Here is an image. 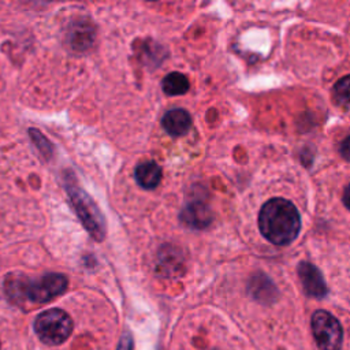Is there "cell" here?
I'll use <instances>...</instances> for the list:
<instances>
[{"label":"cell","instance_id":"1","mask_svg":"<svg viewBox=\"0 0 350 350\" xmlns=\"http://www.w3.org/2000/svg\"><path fill=\"white\" fill-rule=\"evenodd\" d=\"M258 227L267 241L283 246L291 243L298 237L301 217L291 201L275 197L261 206Z\"/></svg>","mask_w":350,"mask_h":350},{"label":"cell","instance_id":"2","mask_svg":"<svg viewBox=\"0 0 350 350\" xmlns=\"http://www.w3.org/2000/svg\"><path fill=\"white\" fill-rule=\"evenodd\" d=\"M67 288V278L62 273H45L38 279H14L7 282L10 297L26 298L31 302L44 304L60 295Z\"/></svg>","mask_w":350,"mask_h":350},{"label":"cell","instance_id":"3","mask_svg":"<svg viewBox=\"0 0 350 350\" xmlns=\"http://www.w3.org/2000/svg\"><path fill=\"white\" fill-rule=\"evenodd\" d=\"M66 190L68 193L70 202L72 204L74 211L83 227L96 241H103L105 237L104 216L90 196L78 186L72 174L66 176Z\"/></svg>","mask_w":350,"mask_h":350},{"label":"cell","instance_id":"4","mask_svg":"<svg viewBox=\"0 0 350 350\" xmlns=\"http://www.w3.org/2000/svg\"><path fill=\"white\" fill-rule=\"evenodd\" d=\"M38 338L46 345H60L71 334V317L60 309H49L40 313L34 323Z\"/></svg>","mask_w":350,"mask_h":350},{"label":"cell","instance_id":"5","mask_svg":"<svg viewBox=\"0 0 350 350\" xmlns=\"http://www.w3.org/2000/svg\"><path fill=\"white\" fill-rule=\"evenodd\" d=\"M310 327L320 350H340L343 329L339 320L329 312L319 309L312 314Z\"/></svg>","mask_w":350,"mask_h":350},{"label":"cell","instance_id":"6","mask_svg":"<svg viewBox=\"0 0 350 350\" xmlns=\"http://www.w3.org/2000/svg\"><path fill=\"white\" fill-rule=\"evenodd\" d=\"M298 276L304 286L305 293L313 298H324L328 293L327 284L324 282L320 271L310 262L302 261L298 265Z\"/></svg>","mask_w":350,"mask_h":350},{"label":"cell","instance_id":"7","mask_svg":"<svg viewBox=\"0 0 350 350\" xmlns=\"http://www.w3.org/2000/svg\"><path fill=\"white\" fill-rule=\"evenodd\" d=\"M182 221L191 228H205L212 221V213L209 208L198 201L190 202L180 212Z\"/></svg>","mask_w":350,"mask_h":350},{"label":"cell","instance_id":"8","mask_svg":"<svg viewBox=\"0 0 350 350\" xmlns=\"http://www.w3.org/2000/svg\"><path fill=\"white\" fill-rule=\"evenodd\" d=\"M165 131L174 137L185 135L191 127V116L187 111L182 108H175L168 111L161 120Z\"/></svg>","mask_w":350,"mask_h":350},{"label":"cell","instance_id":"9","mask_svg":"<svg viewBox=\"0 0 350 350\" xmlns=\"http://www.w3.org/2000/svg\"><path fill=\"white\" fill-rule=\"evenodd\" d=\"M135 180L137 183L148 190H152L159 186L161 180V168L154 161H145L135 168Z\"/></svg>","mask_w":350,"mask_h":350},{"label":"cell","instance_id":"10","mask_svg":"<svg viewBox=\"0 0 350 350\" xmlns=\"http://www.w3.org/2000/svg\"><path fill=\"white\" fill-rule=\"evenodd\" d=\"M249 290H250V294L253 295V298H256L257 301L264 302V304L272 302L276 295L275 286L264 275H258V276L253 278L250 280Z\"/></svg>","mask_w":350,"mask_h":350},{"label":"cell","instance_id":"11","mask_svg":"<svg viewBox=\"0 0 350 350\" xmlns=\"http://www.w3.org/2000/svg\"><path fill=\"white\" fill-rule=\"evenodd\" d=\"M163 90L165 94L168 96H179V94H185L189 88V79L186 78V75L180 74V72H170L168 75L164 77L163 82H161Z\"/></svg>","mask_w":350,"mask_h":350},{"label":"cell","instance_id":"12","mask_svg":"<svg viewBox=\"0 0 350 350\" xmlns=\"http://www.w3.org/2000/svg\"><path fill=\"white\" fill-rule=\"evenodd\" d=\"M332 96L336 104L339 105H349L350 104V75H346L340 78L334 89H332Z\"/></svg>","mask_w":350,"mask_h":350},{"label":"cell","instance_id":"13","mask_svg":"<svg viewBox=\"0 0 350 350\" xmlns=\"http://www.w3.org/2000/svg\"><path fill=\"white\" fill-rule=\"evenodd\" d=\"M71 37H72V46L78 48V49H85L86 46H89L92 42V26L86 25V23H82L79 25L78 27L72 29V33H71Z\"/></svg>","mask_w":350,"mask_h":350},{"label":"cell","instance_id":"14","mask_svg":"<svg viewBox=\"0 0 350 350\" xmlns=\"http://www.w3.org/2000/svg\"><path fill=\"white\" fill-rule=\"evenodd\" d=\"M339 152L346 160H350V135L342 141Z\"/></svg>","mask_w":350,"mask_h":350},{"label":"cell","instance_id":"15","mask_svg":"<svg viewBox=\"0 0 350 350\" xmlns=\"http://www.w3.org/2000/svg\"><path fill=\"white\" fill-rule=\"evenodd\" d=\"M118 350H133V340L130 336H123V339L119 343Z\"/></svg>","mask_w":350,"mask_h":350},{"label":"cell","instance_id":"16","mask_svg":"<svg viewBox=\"0 0 350 350\" xmlns=\"http://www.w3.org/2000/svg\"><path fill=\"white\" fill-rule=\"evenodd\" d=\"M343 204L350 211V185H347L345 191H343Z\"/></svg>","mask_w":350,"mask_h":350}]
</instances>
